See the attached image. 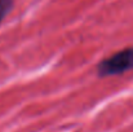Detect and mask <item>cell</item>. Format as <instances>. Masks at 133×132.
<instances>
[{
  "label": "cell",
  "instance_id": "7a4b0ae2",
  "mask_svg": "<svg viewBox=\"0 0 133 132\" xmlns=\"http://www.w3.org/2000/svg\"><path fill=\"white\" fill-rule=\"evenodd\" d=\"M12 7H13L12 0H0V21L5 18V16L10 12Z\"/></svg>",
  "mask_w": 133,
  "mask_h": 132
},
{
  "label": "cell",
  "instance_id": "6da1fadb",
  "mask_svg": "<svg viewBox=\"0 0 133 132\" xmlns=\"http://www.w3.org/2000/svg\"><path fill=\"white\" fill-rule=\"evenodd\" d=\"M133 69V47L122 49L109 58L103 60L98 67L97 71L101 77H110V75H118L123 74L128 70Z\"/></svg>",
  "mask_w": 133,
  "mask_h": 132
}]
</instances>
